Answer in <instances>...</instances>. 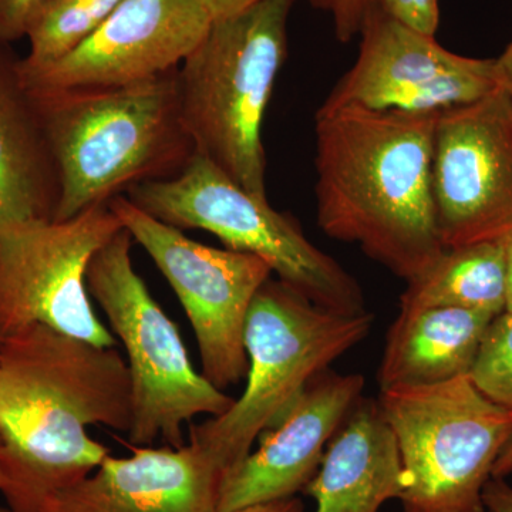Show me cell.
<instances>
[{
  "mask_svg": "<svg viewBox=\"0 0 512 512\" xmlns=\"http://www.w3.org/2000/svg\"><path fill=\"white\" fill-rule=\"evenodd\" d=\"M123 229L109 204L70 220L0 228V343L45 326L103 348L116 336L100 322L86 272L101 247Z\"/></svg>",
  "mask_w": 512,
  "mask_h": 512,
  "instance_id": "9",
  "label": "cell"
},
{
  "mask_svg": "<svg viewBox=\"0 0 512 512\" xmlns=\"http://www.w3.org/2000/svg\"><path fill=\"white\" fill-rule=\"evenodd\" d=\"M498 73H500L501 87L507 92L512 100V40L503 55L497 57Z\"/></svg>",
  "mask_w": 512,
  "mask_h": 512,
  "instance_id": "28",
  "label": "cell"
},
{
  "mask_svg": "<svg viewBox=\"0 0 512 512\" xmlns=\"http://www.w3.org/2000/svg\"><path fill=\"white\" fill-rule=\"evenodd\" d=\"M470 377L485 396L512 410V311L491 320Z\"/></svg>",
  "mask_w": 512,
  "mask_h": 512,
  "instance_id": "21",
  "label": "cell"
},
{
  "mask_svg": "<svg viewBox=\"0 0 512 512\" xmlns=\"http://www.w3.org/2000/svg\"><path fill=\"white\" fill-rule=\"evenodd\" d=\"M131 245L123 228L96 252L87 291L126 350L133 403L128 444L180 448L187 444L185 424L202 414L221 416L235 399L194 369L177 325L134 269Z\"/></svg>",
  "mask_w": 512,
  "mask_h": 512,
  "instance_id": "6",
  "label": "cell"
},
{
  "mask_svg": "<svg viewBox=\"0 0 512 512\" xmlns=\"http://www.w3.org/2000/svg\"><path fill=\"white\" fill-rule=\"evenodd\" d=\"M380 0H322L320 5L332 12L336 33L340 40H349L359 32L367 9Z\"/></svg>",
  "mask_w": 512,
  "mask_h": 512,
  "instance_id": "24",
  "label": "cell"
},
{
  "mask_svg": "<svg viewBox=\"0 0 512 512\" xmlns=\"http://www.w3.org/2000/svg\"><path fill=\"white\" fill-rule=\"evenodd\" d=\"M494 318L457 308L400 309L386 336L380 390L470 376Z\"/></svg>",
  "mask_w": 512,
  "mask_h": 512,
  "instance_id": "18",
  "label": "cell"
},
{
  "mask_svg": "<svg viewBox=\"0 0 512 512\" xmlns=\"http://www.w3.org/2000/svg\"><path fill=\"white\" fill-rule=\"evenodd\" d=\"M228 512H305V505L298 497H291L271 501V503L249 505V507Z\"/></svg>",
  "mask_w": 512,
  "mask_h": 512,
  "instance_id": "27",
  "label": "cell"
},
{
  "mask_svg": "<svg viewBox=\"0 0 512 512\" xmlns=\"http://www.w3.org/2000/svg\"><path fill=\"white\" fill-rule=\"evenodd\" d=\"M485 511L512 512V485L505 478H491L483 491Z\"/></svg>",
  "mask_w": 512,
  "mask_h": 512,
  "instance_id": "25",
  "label": "cell"
},
{
  "mask_svg": "<svg viewBox=\"0 0 512 512\" xmlns=\"http://www.w3.org/2000/svg\"><path fill=\"white\" fill-rule=\"evenodd\" d=\"M404 490L406 474L392 427L377 400L362 396L302 493L315 500V512H380Z\"/></svg>",
  "mask_w": 512,
  "mask_h": 512,
  "instance_id": "16",
  "label": "cell"
},
{
  "mask_svg": "<svg viewBox=\"0 0 512 512\" xmlns=\"http://www.w3.org/2000/svg\"><path fill=\"white\" fill-rule=\"evenodd\" d=\"M126 197L164 224L211 232L225 248L258 256L279 281L320 308L345 315L367 312L356 279L315 247L298 222L201 154L195 153L175 177L138 184Z\"/></svg>",
  "mask_w": 512,
  "mask_h": 512,
  "instance_id": "7",
  "label": "cell"
},
{
  "mask_svg": "<svg viewBox=\"0 0 512 512\" xmlns=\"http://www.w3.org/2000/svg\"><path fill=\"white\" fill-rule=\"evenodd\" d=\"M0 512H12L9 510V508L0 507Z\"/></svg>",
  "mask_w": 512,
  "mask_h": 512,
  "instance_id": "32",
  "label": "cell"
},
{
  "mask_svg": "<svg viewBox=\"0 0 512 512\" xmlns=\"http://www.w3.org/2000/svg\"><path fill=\"white\" fill-rule=\"evenodd\" d=\"M53 0H0V43L28 35L36 16Z\"/></svg>",
  "mask_w": 512,
  "mask_h": 512,
  "instance_id": "23",
  "label": "cell"
},
{
  "mask_svg": "<svg viewBox=\"0 0 512 512\" xmlns=\"http://www.w3.org/2000/svg\"><path fill=\"white\" fill-rule=\"evenodd\" d=\"M439 113L345 106L316 114L319 227L406 282L446 249L431 187Z\"/></svg>",
  "mask_w": 512,
  "mask_h": 512,
  "instance_id": "2",
  "label": "cell"
},
{
  "mask_svg": "<svg viewBox=\"0 0 512 512\" xmlns=\"http://www.w3.org/2000/svg\"><path fill=\"white\" fill-rule=\"evenodd\" d=\"M109 207L183 305L200 349L201 375L222 392L247 379L245 325L256 293L271 278L269 265L255 255L192 241L126 195Z\"/></svg>",
  "mask_w": 512,
  "mask_h": 512,
  "instance_id": "10",
  "label": "cell"
},
{
  "mask_svg": "<svg viewBox=\"0 0 512 512\" xmlns=\"http://www.w3.org/2000/svg\"><path fill=\"white\" fill-rule=\"evenodd\" d=\"M292 3L261 0L212 20L178 67L181 114L195 151L259 197H266L262 127L286 59Z\"/></svg>",
  "mask_w": 512,
  "mask_h": 512,
  "instance_id": "4",
  "label": "cell"
},
{
  "mask_svg": "<svg viewBox=\"0 0 512 512\" xmlns=\"http://www.w3.org/2000/svg\"><path fill=\"white\" fill-rule=\"evenodd\" d=\"M369 312L345 315L320 308L279 279L262 285L245 325L247 386L231 409L188 426L222 476L251 453L258 437L284 417L313 379L359 345L372 329Z\"/></svg>",
  "mask_w": 512,
  "mask_h": 512,
  "instance_id": "5",
  "label": "cell"
},
{
  "mask_svg": "<svg viewBox=\"0 0 512 512\" xmlns=\"http://www.w3.org/2000/svg\"><path fill=\"white\" fill-rule=\"evenodd\" d=\"M365 377L326 370L313 379L259 446L221 478L217 512L285 500L318 473L330 439L363 396Z\"/></svg>",
  "mask_w": 512,
  "mask_h": 512,
  "instance_id": "14",
  "label": "cell"
},
{
  "mask_svg": "<svg viewBox=\"0 0 512 512\" xmlns=\"http://www.w3.org/2000/svg\"><path fill=\"white\" fill-rule=\"evenodd\" d=\"M406 474L404 512H485L483 491L512 437V410L461 376L380 390Z\"/></svg>",
  "mask_w": 512,
  "mask_h": 512,
  "instance_id": "8",
  "label": "cell"
},
{
  "mask_svg": "<svg viewBox=\"0 0 512 512\" xmlns=\"http://www.w3.org/2000/svg\"><path fill=\"white\" fill-rule=\"evenodd\" d=\"M19 62L0 55V228L53 220L59 177Z\"/></svg>",
  "mask_w": 512,
  "mask_h": 512,
  "instance_id": "17",
  "label": "cell"
},
{
  "mask_svg": "<svg viewBox=\"0 0 512 512\" xmlns=\"http://www.w3.org/2000/svg\"><path fill=\"white\" fill-rule=\"evenodd\" d=\"M5 487V476H3L2 461H0V491Z\"/></svg>",
  "mask_w": 512,
  "mask_h": 512,
  "instance_id": "31",
  "label": "cell"
},
{
  "mask_svg": "<svg viewBox=\"0 0 512 512\" xmlns=\"http://www.w3.org/2000/svg\"><path fill=\"white\" fill-rule=\"evenodd\" d=\"M201 0H123L82 45L23 73L29 92L130 86L178 69L210 29Z\"/></svg>",
  "mask_w": 512,
  "mask_h": 512,
  "instance_id": "13",
  "label": "cell"
},
{
  "mask_svg": "<svg viewBox=\"0 0 512 512\" xmlns=\"http://www.w3.org/2000/svg\"><path fill=\"white\" fill-rule=\"evenodd\" d=\"M431 187L444 248L512 238V100L503 87L440 111Z\"/></svg>",
  "mask_w": 512,
  "mask_h": 512,
  "instance_id": "11",
  "label": "cell"
},
{
  "mask_svg": "<svg viewBox=\"0 0 512 512\" xmlns=\"http://www.w3.org/2000/svg\"><path fill=\"white\" fill-rule=\"evenodd\" d=\"M29 93L59 177L55 221L173 178L197 153L181 114L178 69L130 86Z\"/></svg>",
  "mask_w": 512,
  "mask_h": 512,
  "instance_id": "3",
  "label": "cell"
},
{
  "mask_svg": "<svg viewBox=\"0 0 512 512\" xmlns=\"http://www.w3.org/2000/svg\"><path fill=\"white\" fill-rule=\"evenodd\" d=\"M123 0H53L33 20L26 39L29 52L20 72L45 69L69 55L110 18Z\"/></svg>",
  "mask_w": 512,
  "mask_h": 512,
  "instance_id": "20",
  "label": "cell"
},
{
  "mask_svg": "<svg viewBox=\"0 0 512 512\" xmlns=\"http://www.w3.org/2000/svg\"><path fill=\"white\" fill-rule=\"evenodd\" d=\"M202 5L208 10L212 20L228 18V16L237 15L242 10L251 8L261 0H201ZM316 3H322V0H313Z\"/></svg>",
  "mask_w": 512,
  "mask_h": 512,
  "instance_id": "26",
  "label": "cell"
},
{
  "mask_svg": "<svg viewBox=\"0 0 512 512\" xmlns=\"http://www.w3.org/2000/svg\"><path fill=\"white\" fill-rule=\"evenodd\" d=\"M390 16L424 35H436L439 26V0H380Z\"/></svg>",
  "mask_w": 512,
  "mask_h": 512,
  "instance_id": "22",
  "label": "cell"
},
{
  "mask_svg": "<svg viewBox=\"0 0 512 512\" xmlns=\"http://www.w3.org/2000/svg\"><path fill=\"white\" fill-rule=\"evenodd\" d=\"M457 308L498 316L507 311L505 242L444 249L437 261L407 282L400 309Z\"/></svg>",
  "mask_w": 512,
  "mask_h": 512,
  "instance_id": "19",
  "label": "cell"
},
{
  "mask_svg": "<svg viewBox=\"0 0 512 512\" xmlns=\"http://www.w3.org/2000/svg\"><path fill=\"white\" fill-rule=\"evenodd\" d=\"M89 477L47 500L42 512H217L222 471L197 444H127Z\"/></svg>",
  "mask_w": 512,
  "mask_h": 512,
  "instance_id": "15",
  "label": "cell"
},
{
  "mask_svg": "<svg viewBox=\"0 0 512 512\" xmlns=\"http://www.w3.org/2000/svg\"><path fill=\"white\" fill-rule=\"evenodd\" d=\"M507 247V311H512V238L505 241Z\"/></svg>",
  "mask_w": 512,
  "mask_h": 512,
  "instance_id": "30",
  "label": "cell"
},
{
  "mask_svg": "<svg viewBox=\"0 0 512 512\" xmlns=\"http://www.w3.org/2000/svg\"><path fill=\"white\" fill-rule=\"evenodd\" d=\"M355 64L320 109L436 113L484 99L500 89L497 59H476L444 49L379 5L367 9Z\"/></svg>",
  "mask_w": 512,
  "mask_h": 512,
  "instance_id": "12",
  "label": "cell"
},
{
  "mask_svg": "<svg viewBox=\"0 0 512 512\" xmlns=\"http://www.w3.org/2000/svg\"><path fill=\"white\" fill-rule=\"evenodd\" d=\"M510 474H512V437L495 461L493 478H505Z\"/></svg>",
  "mask_w": 512,
  "mask_h": 512,
  "instance_id": "29",
  "label": "cell"
},
{
  "mask_svg": "<svg viewBox=\"0 0 512 512\" xmlns=\"http://www.w3.org/2000/svg\"><path fill=\"white\" fill-rule=\"evenodd\" d=\"M131 380L117 348L45 326L0 343V493L12 512H42L52 495L99 468L110 448L89 436L128 434Z\"/></svg>",
  "mask_w": 512,
  "mask_h": 512,
  "instance_id": "1",
  "label": "cell"
}]
</instances>
